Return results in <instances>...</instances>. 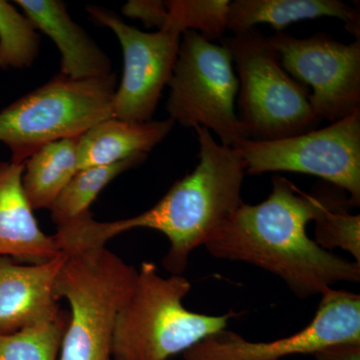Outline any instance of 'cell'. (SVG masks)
Listing matches in <instances>:
<instances>
[{
    "mask_svg": "<svg viewBox=\"0 0 360 360\" xmlns=\"http://www.w3.org/2000/svg\"><path fill=\"white\" fill-rule=\"evenodd\" d=\"M229 0H168L167 20L163 30L176 33L195 32L212 41L227 30Z\"/></svg>",
    "mask_w": 360,
    "mask_h": 360,
    "instance_id": "ffe728a7",
    "label": "cell"
},
{
    "mask_svg": "<svg viewBox=\"0 0 360 360\" xmlns=\"http://www.w3.org/2000/svg\"><path fill=\"white\" fill-rule=\"evenodd\" d=\"M191 283L165 277L153 262L137 269L134 291L118 315L113 360H169L226 329L232 314L207 315L184 307Z\"/></svg>",
    "mask_w": 360,
    "mask_h": 360,
    "instance_id": "3957f363",
    "label": "cell"
},
{
    "mask_svg": "<svg viewBox=\"0 0 360 360\" xmlns=\"http://www.w3.org/2000/svg\"><path fill=\"white\" fill-rule=\"evenodd\" d=\"M97 25L115 33L123 53V75L113 98V117L129 122H151L161 92L169 82L181 35L158 30L143 32L112 11L87 6Z\"/></svg>",
    "mask_w": 360,
    "mask_h": 360,
    "instance_id": "8fae6325",
    "label": "cell"
},
{
    "mask_svg": "<svg viewBox=\"0 0 360 360\" xmlns=\"http://www.w3.org/2000/svg\"><path fill=\"white\" fill-rule=\"evenodd\" d=\"M174 124L170 118L160 122H129L111 117L97 123L78 137V169L148 156Z\"/></svg>",
    "mask_w": 360,
    "mask_h": 360,
    "instance_id": "9a60e30c",
    "label": "cell"
},
{
    "mask_svg": "<svg viewBox=\"0 0 360 360\" xmlns=\"http://www.w3.org/2000/svg\"><path fill=\"white\" fill-rule=\"evenodd\" d=\"M136 278L137 269L106 246L66 255L56 292L70 311L58 360H113L116 322Z\"/></svg>",
    "mask_w": 360,
    "mask_h": 360,
    "instance_id": "277c9868",
    "label": "cell"
},
{
    "mask_svg": "<svg viewBox=\"0 0 360 360\" xmlns=\"http://www.w3.org/2000/svg\"><path fill=\"white\" fill-rule=\"evenodd\" d=\"M312 321L298 333L272 341H250L225 330L184 352V360H281L342 343H360V295L329 288Z\"/></svg>",
    "mask_w": 360,
    "mask_h": 360,
    "instance_id": "30bf717a",
    "label": "cell"
},
{
    "mask_svg": "<svg viewBox=\"0 0 360 360\" xmlns=\"http://www.w3.org/2000/svg\"><path fill=\"white\" fill-rule=\"evenodd\" d=\"M328 16L345 21L347 30L359 39V11L340 0H234L229 4L227 30L246 32L267 23L276 32L291 23Z\"/></svg>",
    "mask_w": 360,
    "mask_h": 360,
    "instance_id": "2e32d148",
    "label": "cell"
},
{
    "mask_svg": "<svg viewBox=\"0 0 360 360\" xmlns=\"http://www.w3.org/2000/svg\"><path fill=\"white\" fill-rule=\"evenodd\" d=\"M338 200L304 193L286 177L274 175L269 198L257 205L241 203L205 248L213 257L274 274L302 300L340 283H359V262L323 250L307 232V224Z\"/></svg>",
    "mask_w": 360,
    "mask_h": 360,
    "instance_id": "6da1fadb",
    "label": "cell"
},
{
    "mask_svg": "<svg viewBox=\"0 0 360 360\" xmlns=\"http://www.w3.org/2000/svg\"><path fill=\"white\" fill-rule=\"evenodd\" d=\"M25 163L0 162V257L39 264L58 257L53 236L40 229L22 187Z\"/></svg>",
    "mask_w": 360,
    "mask_h": 360,
    "instance_id": "4fadbf2b",
    "label": "cell"
},
{
    "mask_svg": "<svg viewBox=\"0 0 360 360\" xmlns=\"http://www.w3.org/2000/svg\"><path fill=\"white\" fill-rule=\"evenodd\" d=\"M116 73L71 79L58 73L42 86L0 111V142L11 160L23 165L51 142L77 139L97 123L113 117Z\"/></svg>",
    "mask_w": 360,
    "mask_h": 360,
    "instance_id": "5b68a950",
    "label": "cell"
},
{
    "mask_svg": "<svg viewBox=\"0 0 360 360\" xmlns=\"http://www.w3.org/2000/svg\"><path fill=\"white\" fill-rule=\"evenodd\" d=\"M15 4L37 30L56 44L61 53L60 75L71 79L103 77L112 73L110 58L86 32L72 20L58 0H18Z\"/></svg>",
    "mask_w": 360,
    "mask_h": 360,
    "instance_id": "5bb4252c",
    "label": "cell"
},
{
    "mask_svg": "<svg viewBox=\"0 0 360 360\" xmlns=\"http://www.w3.org/2000/svg\"><path fill=\"white\" fill-rule=\"evenodd\" d=\"M234 148L246 174L314 175L347 191L350 205H360V110L323 129L276 141L245 139Z\"/></svg>",
    "mask_w": 360,
    "mask_h": 360,
    "instance_id": "ba28073f",
    "label": "cell"
},
{
    "mask_svg": "<svg viewBox=\"0 0 360 360\" xmlns=\"http://www.w3.org/2000/svg\"><path fill=\"white\" fill-rule=\"evenodd\" d=\"M238 73L239 120L248 139L276 141L316 129L309 91L284 70L257 28L222 37Z\"/></svg>",
    "mask_w": 360,
    "mask_h": 360,
    "instance_id": "8992f818",
    "label": "cell"
},
{
    "mask_svg": "<svg viewBox=\"0 0 360 360\" xmlns=\"http://www.w3.org/2000/svg\"><path fill=\"white\" fill-rule=\"evenodd\" d=\"M122 13L134 20H141L148 28L165 27L167 20V1L161 0H130L122 6Z\"/></svg>",
    "mask_w": 360,
    "mask_h": 360,
    "instance_id": "603a6c76",
    "label": "cell"
},
{
    "mask_svg": "<svg viewBox=\"0 0 360 360\" xmlns=\"http://www.w3.org/2000/svg\"><path fill=\"white\" fill-rule=\"evenodd\" d=\"M40 37L32 20L0 0V68H30L39 56Z\"/></svg>",
    "mask_w": 360,
    "mask_h": 360,
    "instance_id": "44dd1931",
    "label": "cell"
},
{
    "mask_svg": "<svg viewBox=\"0 0 360 360\" xmlns=\"http://www.w3.org/2000/svg\"><path fill=\"white\" fill-rule=\"evenodd\" d=\"M194 129L200 142V161L191 174L175 182L155 205L141 214L101 222L89 213L70 222L61 234L65 250L79 252L104 248L123 232L153 229L169 241L163 264L180 276L193 251L205 245L243 203L240 194L246 174L238 149L215 141L205 127Z\"/></svg>",
    "mask_w": 360,
    "mask_h": 360,
    "instance_id": "7a4b0ae2",
    "label": "cell"
},
{
    "mask_svg": "<svg viewBox=\"0 0 360 360\" xmlns=\"http://www.w3.org/2000/svg\"><path fill=\"white\" fill-rule=\"evenodd\" d=\"M70 314L41 323L0 335V360H58Z\"/></svg>",
    "mask_w": 360,
    "mask_h": 360,
    "instance_id": "d6986e66",
    "label": "cell"
},
{
    "mask_svg": "<svg viewBox=\"0 0 360 360\" xmlns=\"http://www.w3.org/2000/svg\"><path fill=\"white\" fill-rule=\"evenodd\" d=\"M315 360H360V343L331 345L315 352Z\"/></svg>",
    "mask_w": 360,
    "mask_h": 360,
    "instance_id": "cb8c5ba5",
    "label": "cell"
},
{
    "mask_svg": "<svg viewBox=\"0 0 360 360\" xmlns=\"http://www.w3.org/2000/svg\"><path fill=\"white\" fill-rule=\"evenodd\" d=\"M286 72L311 87L309 101L319 120L338 122L360 110V42L343 44L324 33L297 39L269 37Z\"/></svg>",
    "mask_w": 360,
    "mask_h": 360,
    "instance_id": "9c48e42d",
    "label": "cell"
},
{
    "mask_svg": "<svg viewBox=\"0 0 360 360\" xmlns=\"http://www.w3.org/2000/svg\"><path fill=\"white\" fill-rule=\"evenodd\" d=\"M77 139L51 142L25 161L22 187L33 210H51L66 184L79 170Z\"/></svg>",
    "mask_w": 360,
    "mask_h": 360,
    "instance_id": "e0dca14e",
    "label": "cell"
},
{
    "mask_svg": "<svg viewBox=\"0 0 360 360\" xmlns=\"http://www.w3.org/2000/svg\"><path fill=\"white\" fill-rule=\"evenodd\" d=\"M66 255L39 264L0 257V335L51 321L63 310L56 286Z\"/></svg>",
    "mask_w": 360,
    "mask_h": 360,
    "instance_id": "7c38bea8",
    "label": "cell"
},
{
    "mask_svg": "<svg viewBox=\"0 0 360 360\" xmlns=\"http://www.w3.org/2000/svg\"><path fill=\"white\" fill-rule=\"evenodd\" d=\"M314 222V241L317 245L328 251L341 248L360 264L359 214L348 212L347 205L340 200Z\"/></svg>",
    "mask_w": 360,
    "mask_h": 360,
    "instance_id": "7402d4cb",
    "label": "cell"
},
{
    "mask_svg": "<svg viewBox=\"0 0 360 360\" xmlns=\"http://www.w3.org/2000/svg\"><path fill=\"white\" fill-rule=\"evenodd\" d=\"M167 85V110L172 122L191 129L205 127L219 136L220 143L233 148L248 139L236 112L238 78L224 45L191 30L182 33Z\"/></svg>",
    "mask_w": 360,
    "mask_h": 360,
    "instance_id": "52a82bcc",
    "label": "cell"
},
{
    "mask_svg": "<svg viewBox=\"0 0 360 360\" xmlns=\"http://www.w3.org/2000/svg\"><path fill=\"white\" fill-rule=\"evenodd\" d=\"M148 156L129 158L105 167L78 170L51 206V219L58 226L89 214L90 205L113 179L129 168L141 165Z\"/></svg>",
    "mask_w": 360,
    "mask_h": 360,
    "instance_id": "ac0fdd59",
    "label": "cell"
}]
</instances>
